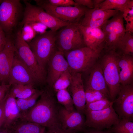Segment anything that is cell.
I'll list each match as a JSON object with an SVG mask.
<instances>
[{
  "label": "cell",
  "instance_id": "obj_1",
  "mask_svg": "<svg viewBox=\"0 0 133 133\" xmlns=\"http://www.w3.org/2000/svg\"><path fill=\"white\" fill-rule=\"evenodd\" d=\"M43 89L39 99L24 119L49 128L59 124V106L52 89L47 85Z\"/></svg>",
  "mask_w": 133,
  "mask_h": 133
},
{
  "label": "cell",
  "instance_id": "obj_2",
  "mask_svg": "<svg viewBox=\"0 0 133 133\" xmlns=\"http://www.w3.org/2000/svg\"><path fill=\"white\" fill-rule=\"evenodd\" d=\"M100 53L87 47L64 52L72 75L87 73L97 63Z\"/></svg>",
  "mask_w": 133,
  "mask_h": 133
},
{
  "label": "cell",
  "instance_id": "obj_3",
  "mask_svg": "<svg viewBox=\"0 0 133 133\" xmlns=\"http://www.w3.org/2000/svg\"><path fill=\"white\" fill-rule=\"evenodd\" d=\"M56 32L50 30L37 34L27 43L39 65L46 72L48 61L56 49Z\"/></svg>",
  "mask_w": 133,
  "mask_h": 133
},
{
  "label": "cell",
  "instance_id": "obj_4",
  "mask_svg": "<svg viewBox=\"0 0 133 133\" xmlns=\"http://www.w3.org/2000/svg\"><path fill=\"white\" fill-rule=\"evenodd\" d=\"M22 5L19 0H4L0 4V26L7 36L11 34L20 25L24 12Z\"/></svg>",
  "mask_w": 133,
  "mask_h": 133
},
{
  "label": "cell",
  "instance_id": "obj_5",
  "mask_svg": "<svg viewBox=\"0 0 133 133\" xmlns=\"http://www.w3.org/2000/svg\"><path fill=\"white\" fill-rule=\"evenodd\" d=\"M106 52L100 63L109 91L110 99L113 101L117 97L121 86L117 64L118 53L115 50Z\"/></svg>",
  "mask_w": 133,
  "mask_h": 133
},
{
  "label": "cell",
  "instance_id": "obj_6",
  "mask_svg": "<svg viewBox=\"0 0 133 133\" xmlns=\"http://www.w3.org/2000/svg\"><path fill=\"white\" fill-rule=\"evenodd\" d=\"M13 38L15 52L30 69L39 85L46 83L47 72L39 64L28 43L22 38L20 29Z\"/></svg>",
  "mask_w": 133,
  "mask_h": 133
},
{
  "label": "cell",
  "instance_id": "obj_7",
  "mask_svg": "<svg viewBox=\"0 0 133 133\" xmlns=\"http://www.w3.org/2000/svg\"><path fill=\"white\" fill-rule=\"evenodd\" d=\"M79 23L69 24L56 32L55 44L58 50L64 52L86 47Z\"/></svg>",
  "mask_w": 133,
  "mask_h": 133
},
{
  "label": "cell",
  "instance_id": "obj_8",
  "mask_svg": "<svg viewBox=\"0 0 133 133\" xmlns=\"http://www.w3.org/2000/svg\"><path fill=\"white\" fill-rule=\"evenodd\" d=\"M25 5L23 17L20 25L21 28L25 23L31 21L41 23L50 30L56 32L69 24L58 19L46 12L43 8L24 0Z\"/></svg>",
  "mask_w": 133,
  "mask_h": 133
},
{
  "label": "cell",
  "instance_id": "obj_9",
  "mask_svg": "<svg viewBox=\"0 0 133 133\" xmlns=\"http://www.w3.org/2000/svg\"><path fill=\"white\" fill-rule=\"evenodd\" d=\"M37 6L46 12L64 22L69 24L80 22L87 8L80 5L73 6H57L49 3L46 0H34Z\"/></svg>",
  "mask_w": 133,
  "mask_h": 133
},
{
  "label": "cell",
  "instance_id": "obj_10",
  "mask_svg": "<svg viewBox=\"0 0 133 133\" xmlns=\"http://www.w3.org/2000/svg\"><path fill=\"white\" fill-rule=\"evenodd\" d=\"M100 28L105 35L104 48L106 51L116 50L118 44L126 32L121 13L118 11Z\"/></svg>",
  "mask_w": 133,
  "mask_h": 133
},
{
  "label": "cell",
  "instance_id": "obj_11",
  "mask_svg": "<svg viewBox=\"0 0 133 133\" xmlns=\"http://www.w3.org/2000/svg\"><path fill=\"white\" fill-rule=\"evenodd\" d=\"M86 118L84 125L86 127L102 130L109 129L118 123L120 119L113 107L99 111H85Z\"/></svg>",
  "mask_w": 133,
  "mask_h": 133
},
{
  "label": "cell",
  "instance_id": "obj_12",
  "mask_svg": "<svg viewBox=\"0 0 133 133\" xmlns=\"http://www.w3.org/2000/svg\"><path fill=\"white\" fill-rule=\"evenodd\" d=\"M117 98L113 101V107L120 119L133 122V84L121 85Z\"/></svg>",
  "mask_w": 133,
  "mask_h": 133
},
{
  "label": "cell",
  "instance_id": "obj_13",
  "mask_svg": "<svg viewBox=\"0 0 133 133\" xmlns=\"http://www.w3.org/2000/svg\"><path fill=\"white\" fill-rule=\"evenodd\" d=\"M8 84L31 85L35 87L39 85L30 69L15 51Z\"/></svg>",
  "mask_w": 133,
  "mask_h": 133
},
{
  "label": "cell",
  "instance_id": "obj_14",
  "mask_svg": "<svg viewBox=\"0 0 133 133\" xmlns=\"http://www.w3.org/2000/svg\"><path fill=\"white\" fill-rule=\"evenodd\" d=\"M69 66L63 52L57 48L51 56L48 62L46 83L51 88L57 80Z\"/></svg>",
  "mask_w": 133,
  "mask_h": 133
},
{
  "label": "cell",
  "instance_id": "obj_15",
  "mask_svg": "<svg viewBox=\"0 0 133 133\" xmlns=\"http://www.w3.org/2000/svg\"><path fill=\"white\" fill-rule=\"evenodd\" d=\"M59 124L63 129L78 133L83 132L86 127L83 114L76 110L70 112L63 106H59Z\"/></svg>",
  "mask_w": 133,
  "mask_h": 133
},
{
  "label": "cell",
  "instance_id": "obj_16",
  "mask_svg": "<svg viewBox=\"0 0 133 133\" xmlns=\"http://www.w3.org/2000/svg\"><path fill=\"white\" fill-rule=\"evenodd\" d=\"M15 51L13 38L11 36H8L5 44L0 51V84H8V79Z\"/></svg>",
  "mask_w": 133,
  "mask_h": 133
},
{
  "label": "cell",
  "instance_id": "obj_17",
  "mask_svg": "<svg viewBox=\"0 0 133 133\" xmlns=\"http://www.w3.org/2000/svg\"><path fill=\"white\" fill-rule=\"evenodd\" d=\"M67 90L72 98L76 111L84 114L86 102L84 85L81 73L72 75L71 82Z\"/></svg>",
  "mask_w": 133,
  "mask_h": 133
},
{
  "label": "cell",
  "instance_id": "obj_18",
  "mask_svg": "<svg viewBox=\"0 0 133 133\" xmlns=\"http://www.w3.org/2000/svg\"><path fill=\"white\" fill-rule=\"evenodd\" d=\"M116 10H103L98 8H87L80 23L84 27H100L109 19L117 13Z\"/></svg>",
  "mask_w": 133,
  "mask_h": 133
},
{
  "label": "cell",
  "instance_id": "obj_19",
  "mask_svg": "<svg viewBox=\"0 0 133 133\" xmlns=\"http://www.w3.org/2000/svg\"><path fill=\"white\" fill-rule=\"evenodd\" d=\"M87 73L88 74L84 88L100 91L110 99L109 91L100 63H97Z\"/></svg>",
  "mask_w": 133,
  "mask_h": 133
},
{
  "label": "cell",
  "instance_id": "obj_20",
  "mask_svg": "<svg viewBox=\"0 0 133 133\" xmlns=\"http://www.w3.org/2000/svg\"><path fill=\"white\" fill-rule=\"evenodd\" d=\"M79 27L86 46L101 52L104 48L105 35L101 28L84 27L80 23Z\"/></svg>",
  "mask_w": 133,
  "mask_h": 133
},
{
  "label": "cell",
  "instance_id": "obj_21",
  "mask_svg": "<svg viewBox=\"0 0 133 133\" xmlns=\"http://www.w3.org/2000/svg\"><path fill=\"white\" fill-rule=\"evenodd\" d=\"M117 64L121 85L133 83V56L118 53Z\"/></svg>",
  "mask_w": 133,
  "mask_h": 133
},
{
  "label": "cell",
  "instance_id": "obj_22",
  "mask_svg": "<svg viewBox=\"0 0 133 133\" xmlns=\"http://www.w3.org/2000/svg\"><path fill=\"white\" fill-rule=\"evenodd\" d=\"M8 93L5 104L4 119L2 127L9 129L23 117L17 104L16 99L9 95Z\"/></svg>",
  "mask_w": 133,
  "mask_h": 133
},
{
  "label": "cell",
  "instance_id": "obj_23",
  "mask_svg": "<svg viewBox=\"0 0 133 133\" xmlns=\"http://www.w3.org/2000/svg\"><path fill=\"white\" fill-rule=\"evenodd\" d=\"M8 129L11 133H45V127L21 118Z\"/></svg>",
  "mask_w": 133,
  "mask_h": 133
},
{
  "label": "cell",
  "instance_id": "obj_24",
  "mask_svg": "<svg viewBox=\"0 0 133 133\" xmlns=\"http://www.w3.org/2000/svg\"><path fill=\"white\" fill-rule=\"evenodd\" d=\"M38 90L31 85L14 84L11 85L8 94L15 98L25 99L32 96Z\"/></svg>",
  "mask_w": 133,
  "mask_h": 133
},
{
  "label": "cell",
  "instance_id": "obj_25",
  "mask_svg": "<svg viewBox=\"0 0 133 133\" xmlns=\"http://www.w3.org/2000/svg\"><path fill=\"white\" fill-rule=\"evenodd\" d=\"M43 91V89H38L34 94L28 98L16 99L17 104L23 119H24L28 111L35 104Z\"/></svg>",
  "mask_w": 133,
  "mask_h": 133
},
{
  "label": "cell",
  "instance_id": "obj_26",
  "mask_svg": "<svg viewBox=\"0 0 133 133\" xmlns=\"http://www.w3.org/2000/svg\"><path fill=\"white\" fill-rule=\"evenodd\" d=\"M133 8V0H105L97 7L103 10L118 11L125 7Z\"/></svg>",
  "mask_w": 133,
  "mask_h": 133
},
{
  "label": "cell",
  "instance_id": "obj_27",
  "mask_svg": "<svg viewBox=\"0 0 133 133\" xmlns=\"http://www.w3.org/2000/svg\"><path fill=\"white\" fill-rule=\"evenodd\" d=\"M131 33L126 32L121 41L118 44L117 49L121 52V54L133 55V36Z\"/></svg>",
  "mask_w": 133,
  "mask_h": 133
},
{
  "label": "cell",
  "instance_id": "obj_28",
  "mask_svg": "<svg viewBox=\"0 0 133 133\" xmlns=\"http://www.w3.org/2000/svg\"><path fill=\"white\" fill-rule=\"evenodd\" d=\"M72 79V75L68 69L61 75L51 89L54 93L61 90L67 89L71 84Z\"/></svg>",
  "mask_w": 133,
  "mask_h": 133
},
{
  "label": "cell",
  "instance_id": "obj_29",
  "mask_svg": "<svg viewBox=\"0 0 133 133\" xmlns=\"http://www.w3.org/2000/svg\"><path fill=\"white\" fill-rule=\"evenodd\" d=\"M57 102L67 110L72 112L75 110L72 98L67 89L59 91L56 93Z\"/></svg>",
  "mask_w": 133,
  "mask_h": 133
},
{
  "label": "cell",
  "instance_id": "obj_30",
  "mask_svg": "<svg viewBox=\"0 0 133 133\" xmlns=\"http://www.w3.org/2000/svg\"><path fill=\"white\" fill-rule=\"evenodd\" d=\"M113 133H133V122L129 120L120 119L118 123L108 130Z\"/></svg>",
  "mask_w": 133,
  "mask_h": 133
},
{
  "label": "cell",
  "instance_id": "obj_31",
  "mask_svg": "<svg viewBox=\"0 0 133 133\" xmlns=\"http://www.w3.org/2000/svg\"><path fill=\"white\" fill-rule=\"evenodd\" d=\"M113 103L107 99L91 102L86 104L85 111L101 110L109 107Z\"/></svg>",
  "mask_w": 133,
  "mask_h": 133
},
{
  "label": "cell",
  "instance_id": "obj_32",
  "mask_svg": "<svg viewBox=\"0 0 133 133\" xmlns=\"http://www.w3.org/2000/svg\"><path fill=\"white\" fill-rule=\"evenodd\" d=\"M121 13L123 17L126 22V32H133V8L125 7L119 11Z\"/></svg>",
  "mask_w": 133,
  "mask_h": 133
},
{
  "label": "cell",
  "instance_id": "obj_33",
  "mask_svg": "<svg viewBox=\"0 0 133 133\" xmlns=\"http://www.w3.org/2000/svg\"><path fill=\"white\" fill-rule=\"evenodd\" d=\"M86 104L108 98L103 93L96 90L84 88Z\"/></svg>",
  "mask_w": 133,
  "mask_h": 133
},
{
  "label": "cell",
  "instance_id": "obj_34",
  "mask_svg": "<svg viewBox=\"0 0 133 133\" xmlns=\"http://www.w3.org/2000/svg\"><path fill=\"white\" fill-rule=\"evenodd\" d=\"M20 30L22 38L27 43L32 40L36 35L35 31L28 23L24 24Z\"/></svg>",
  "mask_w": 133,
  "mask_h": 133
},
{
  "label": "cell",
  "instance_id": "obj_35",
  "mask_svg": "<svg viewBox=\"0 0 133 133\" xmlns=\"http://www.w3.org/2000/svg\"><path fill=\"white\" fill-rule=\"evenodd\" d=\"M49 4L55 6H68L78 5L73 0H46Z\"/></svg>",
  "mask_w": 133,
  "mask_h": 133
},
{
  "label": "cell",
  "instance_id": "obj_36",
  "mask_svg": "<svg viewBox=\"0 0 133 133\" xmlns=\"http://www.w3.org/2000/svg\"><path fill=\"white\" fill-rule=\"evenodd\" d=\"M26 23H28L31 26L36 35L44 33L47 31V30L48 28L45 25L39 22L31 21Z\"/></svg>",
  "mask_w": 133,
  "mask_h": 133
},
{
  "label": "cell",
  "instance_id": "obj_37",
  "mask_svg": "<svg viewBox=\"0 0 133 133\" xmlns=\"http://www.w3.org/2000/svg\"><path fill=\"white\" fill-rule=\"evenodd\" d=\"M47 133H77L75 132L62 129L59 124L56 126L48 128Z\"/></svg>",
  "mask_w": 133,
  "mask_h": 133
},
{
  "label": "cell",
  "instance_id": "obj_38",
  "mask_svg": "<svg viewBox=\"0 0 133 133\" xmlns=\"http://www.w3.org/2000/svg\"><path fill=\"white\" fill-rule=\"evenodd\" d=\"M8 92L3 99L0 102V128L2 127L4 122V105Z\"/></svg>",
  "mask_w": 133,
  "mask_h": 133
},
{
  "label": "cell",
  "instance_id": "obj_39",
  "mask_svg": "<svg viewBox=\"0 0 133 133\" xmlns=\"http://www.w3.org/2000/svg\"><path fill=\"white\" fill-rule=\"evenodd\" d=\"M76 3L78 5L84 6L89 9L94 8L93 0H74Z\"/></svg>",
  "mask_w": 133,
  "mask_h": 133
},
{
  "label": "cell",
  "instance_id": "obj_40",
  "mask_svg": "<svg viewBox=\"0 0 133 133\" xmlns=\"http://www.w3.org/2000/svg\"><path fill=\"white\" fill-rule=\"evenodd\" d=\"M11 86L9 84H0V102L5 98Z\"/></svg>",
  "mask_w": 133,
  "mask_h": 133
},
{
  "label": "cell",
  "instance_id": "obj_41",
  "mask_svg": "<svg viewBox=\"0 0 133 133\" xmlns=\"http://www.w3.org/2000/svg\"><path fill=\"white\" fill-rule=\"evenodd\" d=\"M7 39L8 36L0 26V51L3 48Z\"/></svg>",
  "mask_w": 133,
  "mask_h": 133
},
{
  "label": "cell",
  "instance_id": "obj_42",
  "mask_svg": "<svg viewBox=\"0 0 133 133\" xmlns=\"http://www.w3.org/2000/svg\"><path fill=\"white\" fill-rule=\"evenodd\" d=\"M86 128V127L83 132L84 133H113L108 130L106 131H104L96 130L93 128Z\"/></svg>",
  "mask_w": 133,
  "mask_h": 133
},
{
  "label": "cell",
  "instance_id": "obj_43",
  "mask_svg": "<svg viewBox=\"0 0 133 133\" xmlns=\"http://www.w3.org/2000/svg\"><path fill=\"white\" fill-rule=\"evenodd\" d=\"M104 0H93L94 8H97L98 6Z\"/></svg>",
  "mask_w": 133,
  "mask_h": 133
},
{
  "label": "cell",
  "instance_id": "obj_44",
  "mask_svg": "<svg viewBox=\"0 0 133 133\" xmlns=\"http://www.w3.org/2000/svg\"><path fill=\"white\" fill-rule=\"evenodd\" d=\"M0 133H10V131L8 129L1 127L0 128Z\"/></svg>",
  "mask_w": 133,
  "mask_h": 133
},
{
  "label": "cell",
  "instance_id": "obj_45",
  "mask_svg": "<svg viewBox=\"0 0 133 133\" xmlns=\"http://www.w3.org/2000/svg\"></svg>",
  "mask_w": 133,
  "mask_h": 133
},
{
  "label": "cell",
  "instance_id": "obj_46",
  "mask_svg": "<svg viewBox=\"0 0 133 133\" xmlns=\"http://www.w3.org/2000/svg\"><path fill=\"white\" fill-rule=\"evenodd\" d=\"M10 133H11V132H10Z\"/></svg>",
  "mask_w": 133,
  "mask_h": 133
}]
</instances>
